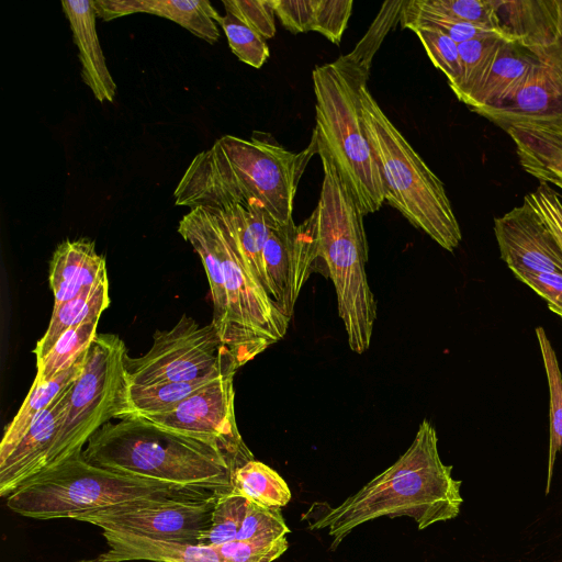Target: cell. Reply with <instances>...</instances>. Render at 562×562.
Instances as JSON below:
<instances>
[{"mask_svg": "<svg viewBox=\"0 0 562 562\" xmlns=\"http://www.w3.org/2000/svg\"><path fill=\"white\" fill-rule=\"evenodd\" d=\"M461 481L442 462L435 427L424 419L407 450L338 506L315 503L303 515L308 529L328 530L330 550L357 527L387 516L413 518L417 529L456 518L463 502Z\"/></svg>", "mask_w": 562, "mask_h": 562, "instance_id": "obj_1", "label": "cell"}, {"mask_svg": "<svg viewBox=\"0 0 562 562\" xmlns=\"http://www.w3.org/2000/svg\"><path fill=\"white\" fill-rule=\"evenodd\" d=\"M317 153L315 132L299 153L263 132L255 131L249 139L224 135L191 160L175 189V202L190 209L257 203L277 224L286 225L293 220L299 182Z\"/></svg>", "mask_w": 562, "mask_h": 562, "instance_id": "obj_2", "label": "cell"}, {"mask_svg": "<svg viewBox=\"0 0 562 562\" xmlns=\"http://www.w3.org/2000/svg\"><path fill=\"white\" fill-rule=\"evenodd\" d=\"M178 233L203 263L213 302L211 323L238 366L282 339L290 319L278 311L249 269L222 211L190 209L180 220Z\"/></svg>", "mask_w": 562, "mask_h": 562, "instance_id": "obj_3", "label": "cell"}, {"mask_svg": "<svg viewBox=\"0 0 562 562\" xmlns=\"http://www.w3.org/2000/svg\"><path fill=\"white\" fill-rule=\"evenodd\" d=\"M83 458L121 474L189 488L226 492L243 464L222 446L126 417L103 425L87 442Z\"/></svg>", "mask_w": 562, "mask_h": 562, "instance_id": "obj_4", "label": "cell"}, {"mask_svg": "<svg viewBox=\"0 0 562 562\" xmlns=\"http://www.w3.org/2000/svg\"><path fill=\"white\" fill-rule=\"evenodd\" d=\"M317 145L324 175L313 211L319 256L334 283L348 345L353 352L362 353L370 346L376 319V303L366 271L369 247L364 214L318 138Z\"/></svg>", "mask_w": 562, "mask_h": 562, "instance_id": "obj_5", "label": "cell"}, {"mask_svg": "<svg viewBox=\"0 0 562 562\" xmlns=\"http://www.w3.org/2000/svg\"><path fill=\"white\" fill-rule=\"evenodd\" d=\"M373 57L358 47L312 71L316 99L315 133L326 147L364 215L385 201L380 166L367 137L361 112V87L367 85Z\"/></svg>", "mask_w": 562, "mask_h": 562, "instance_id": "obj_6", "label": "cell"}, {"mask_svg": "<svg viewBox=\"0 0 562 562\" xmlns=\"http://www.w3.org/2000/svg\"><path fill=\"white\" fill-rule=\"evenodd\" d=\"M82 451L23 483L5 497L8 508L33 519H74L138 498H204L222 493L113 472L88 462Z\"/></svg>", "mask_w": 562, "mask_h": 562, "instance_id": "obj_7", "label": "cell"}, {"mask_svg": "<svg viewBox=\"0 0 562 562\" xmlns=\"http://www.w3.org/2000/svg\"><path fill=\"white\" fill-rule=\"evenodd\" d=\"M360 93L363 125L383 176L385 201L440 247L453 251L462 233L442 181L390 121L367 85Z\"/></svg>", "mask_w": 562, "mask_h": 562, "instance_id": "obj_8", "label": "cell"}, {"mask_svg": "<svg viewBox=\"0 0 562 562\" xmlns=\"http://www.w3.org/2000/svg\"><path fill=\"white\" fill-rule=\"evenodd\" d=\"M127 349L114 334H98L87 349L83 368L71 386L63 422L47 454L53 468L76 452L123 408Z\"/></svg>", "mask_w": 562, "mask_h": 562, "instance_id": "obj_9", "label": "cell"}, {"mask_svg": "<svg viewBox=\"0 0 562 562\" xmlns=\"http://www.w3.org/2000/svg\"><path fill=\"white\" fill-rule=\"evenodd\" d=\"M240 367L212 323L200 326L183 314L170 329L156 330L149 350L126 358L127 384L195 381L235 374Z\"/></svg>", "mask_w": 562, "mask_h": 562, "instance_id": "obj_10", "label": "cell"}, {"mask_svg": "<svg viewBox=\"0 0 562 562\" xmlns=\"http://www.w3.org/2000/svg\"><path fill=\"white\" fill-rule=\"evenodd\" d=\"M218 494L204 498H138L85 513L74 519L108 531L196 543L210 528Z\"/></svg>", "mask_w": 562, "mask_h": 562, "instance_id": "obj_11", "label": "cell"}, {"mask_svg": "<svg viewBox=\"0 0 562 562\" xmlns=\"http://www.w3.org/2000/svg\"><path fill=\"white\" fill-rule=\"evenodd\" d=\"M234 375L218 378L169 412L140 418L165 430L215 442L245 464L254 456L236 423Z\"/></svg>", "mask_w": 562, "mask_h": 562, "instance_id": "obj_12", "label": "cell"}, {"mask_svg": "<svg viewBox=\"0 0 562 562\" xmlns=\"http://www.w3.org/2000/svg\"><path fill=\"white\" fill-rule=\"evenodd\" d=\"M262 260L266 292L278 311L291 319L304 284L322 261L314 212L299 225L292 220L274 227L265 244Z\"/></svg>", "mask_w": 562, "mask_h": 562, "instance_id": "obj_13", "label": "cell"}, {"mask_svg": "<svg viewBox=\"0 0 562 562\" xmlns=\"http://www.w3.org/2000/svg\"><path fill=\"white\" fill-rule=\"evenodd\" d=\"M476 114L503 130L517 124L562 125V33L540 48L537 64L510 99Z\"/></svg>", "mask_w": 562, "mask_h": 562, "instance_id": "obj_14", "label": "cell"}, {"mask_svg": "<svg viewBox=\"0 0 562 562\" xmlns=\"http://www.w3.org/2000/svg\"><path fill=\"white\" fill-rule=\"evenodd\" d=\"M501 258L516 272L562 273V248L526 196L524 202L494 220Z\"/></svg>", "mask_w": 562, "mask_h": 562, "instance_id": "obj_15", "label": "cell"}, {"mask_svg": "<svg viewBox=\"0 0 562 562\" xmlns=\"http://www.w3.org/2000/svg\"><path fill=\"white\" fill-rule=\"evenodd\" d=\"M74 383L59 393L32 423L10 453L0 460L1 497H8L23 483L43 471L47 454L63 422Z\"/></svg>", "mask_w": 562, "mask_h": 562, "instance_id": "obj_16", "label": "cell"}, {"mask_svg": "<svg viewBox=\"0 0 562 562\" xmlns=\"http://www.w3.org/2000/svg\"><path fill=\"white\" fill-rule=\"evenodd\" d=\"M560 34L541 40L505 41L484 82L464 104L477 113L505 103L537 64L540 48Z\"/></svg>", "mask_w": 562, "mask_h": 562, "instance_id": "obj_17", "label": "cell"}, {"mask_svg": "<svg viewBox=\"0 0 562 562\" xmlns=\"http://www.w3.org/2000/svg\"><path fill=\"white\" fill-rule=\"evenodd\" d=\"M106 280L105 259L92 240L66 239L55 249L48 276L54 306L89 293Z\"/></svg>", "mask_w": 562, "mask_h": 562, "instance_id": "obj_18", "label": "cell"}, {"mask_svg": "<svg viewBox=\"0 0 562 562\" xmlns=\"http://www.w3.org/2000/svg\"><path fill=\"white\" fill-rule=\"evenodd\" d=\"M97 15L105 21L134 13L169 19L203 41L220 38L222 15L207 0H94Z\"/></svg>", "mask_w": 562, "mask_h": 562, "instance_id": "obj_19", "label": "cell"}, {"mask_svg": "<svg viewBox=\"0 0 562 562\" xmlns=\"http://www.w3.org/2000/svg\"><path fill=\"white\" fill-rule=\"evenodd\" d=\"M78 49L81 77L99 102H113L116 83L111 76L99 42L94 0L61 1Z\"/></svg>", "mask_w": 562, "mask_h": 562, "instance_id": "obj_20", "label": "cell"}, {"mask_svg": "<svg viewBox=\"0 0 562 562\" xmlns=\"http://www.w3.org/2000/svg\"><path fill=\"white\" fill-rule=\"evenodd\" d=\"M102 536L109 550L97 557L100 562H227L213 547L198 543L108 530H103Z\"/></svg>", "mask_w": 562, "mask_h": 562, "instance_id": "obj_21", "label": "cell"}, {"mask_svg": "<svg viewBox=\"0 0 562 562\" xmlns=\"http://www.w3.org/2000/svg\"><path fill=\"white\" fill-rule=\"evenodd\" d=\"M505 131L526 172L540 183H562V125L517 124Z\"/></svg>", "mask_w": 562, "mask_h": 562, "instance_id": "obj_22", "label": "cell"}, {"mask_svg": "<svg viewBox=\"0 0 562 562\" xmlns=\"http://www.w3.org/2000/svg\"><path fill=\"white\" fill-rule=\"evenodd\" d=\"M86 352L87 350L69 369L57 376L49 380L34 379L21 407L4 429L0 442V460L10 453L32 423L52 404L59 393L79 378Z\"/></svg>", "mask_w": 562, "mask_h": 562, "instance_id": "obj_23", "label": "cell"}, {"mask_svg": "<svg viewBox=\"0 0 562 562\" xmlns=\"http://www.w3.org/2000/svg\"><path fill=\"white\" fill-rule=\"evenodd\" d=\"M109 304V280H106L89 293H85L58 306H53L48 327L33 350L36 361L47 356L67 329L88 322L99 321Z\"/></svg>", "mask_w": 562, "mask_h": 562, "instance_id": "obj_24", "label": "cell"}, {"mask_svg": "<svg viewBox=\"0 0 562 562\" xmlns=\"http://www.w3.org/2000/svg\"><path fill=\"white\" fill-rule=\"evenodd\" d=\"M232 490L266 507L281 508L291 499V491L280 474L255 459L234 471Z\"/></svg>", "mask_w": 562, "mask_h": 562, "instance_id": "obj_25", "label": "cell"}, {"mask_svg": "<svg viewBox=\"0 0 562 562\" xmlns=\"http://www.w3.org/2000/svg\"><path fill=\"white\" fill-rule=\"evenodd\" d=\"M505 41L501 35L474 38L458 45L461 78L451 90L464 103L484 82Z\"/></svg>", "mask_w": 562, "mask_h": 562, "instance_id": "obj_26", "label": "cell"}, {"mask_svg": "<svg viewBox=\"0 0 562 562\" xmlns=\"http://www.w3.org/2000/svg\"><path fill=\"white\" fill-rule=\"evenodd\" d=\"M549 386L550 440L546 493L550 491L557 453L562 450V373L555 351L542 327L536 328Z\"/></svg>", "mask_w": 562, "mask_h": 562, "instance_id": "obj_27", "label": "cell"}, {"mask_svg": "<svg viewBox=\"0 0 562 562\" xmlns=\"http://www.w3.org/2000/svg\"><path fill=\"white\" fill-rule=\"evenodd\" d=\"M99 321L67 329L45 358L36 361L35 380H49L69 369L98 335Z\"/></svg>", "mask_w": 562, "mask_h": 562, "instance_id": "obj_28", "label": "cell"}, {"mask_svg": "<svg viewBox=\"0 0 562 562\" xmlns=\"http://www.w3.org/2000/svg\"><path fill=\"white\" fill-rule=\"evenodd\" d=\"M424 10L452 20L494 29L507 34L497 14L498 0H412ZM508 35V34H507ZM510 36V35H508ZM512 37V36H510ZM513 38V37H512Z\"/></svg>", "mask_w": 562, "mask_h": 562, "instance_id": "obj_29", "label": "cell"}, {"mask_svg": "<svg viewBox=\"0 0 562 562\" xmlns=\"http://www.w3.org/2000/svg\"><path fill=\"white\" fill-rule=\"evenodd\" d=\"M248 499L233 490L220 493L212 513L210 528L198 539L196 543L216 547L237 538Z\"/></svg>", "mask_w": 562, "mask_h": 562, "instance_id": "obj_30", "label": "cell"}, {"mask_svg": "<svg viewBox=\"0 0 562 562\" xmlns=\"http://www.w3.org/2000/svg\"><path fill=\"white\" fill-rule=\"evenodd\" d=\"M222 26L233 54L243 63L260 68L269 58L266 40L232 13L222 15Z\"/></svg>", "mask_w": 562, "mask_h": 562, "instance_id": "obj_31", "label": "cell"}, {"mask_svg": "<svg viewBox=\"0 0 562 562\" xmlns=\"http://www.w3.org/2000/svg\"><path fill=\"white\" fill-rule=\"evenodd\" d=\"M419 38L434 66L447 77L449 87L454 88L461 78V61L458 44L445 33L429 27L412 30Z\"/></svg>", "mask_w": 562, "mask_h": 562, "instance_id": "obj_32", "label": "cell"}, {"mask_svg": "<svg viewBox=\"0 0 562 562\" xmlns=\"http://www.w3.org/2000/svg\"><path fill=\"white\" fill-rule=\"evenodd\" d=\"M290 532L278 507H266L248 501L246 513L235 540L279 539Z\"/></svg>", "mask_w": 562, "mask_h": 562, "instance_id": "obj_33", "label": "cell"}, {"mask_svg": "<svg viewBox=\"0 0 562 562\" xmlns=\"http://www.w3.org/2000/svg\"><path fill=\"white\" fill-rule=\"evenodd\" d=\"M289 548L286 536L279 539L233 540L214 549L227 562H273Z\"/></svg>", "mask_w": 562, "mask_h": 562, "instance_id": "obj_34", "label": "cell"}, {"mask_svg": "<svg viewBox=\"0 0 562 562\" xmlns=\"http://www.w3.org/2000/svg\"><path fill=\"white\" fill-rule=\"evenodd\" d=\"M352 0H314L313 31L339 45L351 15Z\"/></svg>", "mask_w": 562, "mask_h": 562, "instance_id": "obj_35", "label": "cell"}, {"mask_svg": "<svg viewBox=\"0 0 562 562\" xmlns=\"http://www.w3.org/2000/svg\"><path fill=\"white\" fill-rule=\"evenodd\" d=\"M225 12L232 13L265 40L276 34L271 0H223Z\"/></svg>", "mask_w": 562, "mask_h": 562, "instance_id": "obj_36", "label": "cell"}, {"mask_svg": "<svg viewBox=\"0 0 562 562\" xmlns=\"http://www.w3.org/2000/svg\"><path fill=\"white\" fill-rule=\"evenodd\" d=\"M548 224L562 248V195L547 183L525 195Z\"/></svg>", "mask_w": 562, "mask_h": 562, "instance_id": "obj_37", "label": "cell"}, {"mask_svg": "<svg viewBox=\"0 0 562 562\" xmlns=\"http://www.w3.org/2000/svg\"><path fill=\"white\" fill-rule=\"evenodd\" d=\"M281 24L293 34L313 31L314 0H271Z\"/></svg>", "mask_w": 562, "mask_h": 562, "instance_id": "obj_38", "label": "cell"}, {"mask_svg": "<svg viewBox=\"0 0 562 562\" xmlns=\"http://www.w3.org/2000/svg\"><path fill=\"white\" fill-rule=\"evenodd\" d=\"M515 277L546 300L548 305L562 297V273L558 272H516Z\"/></svg>", "mask_w": 562, "mask_h": 562, "instance_id": "obj_39", "label": "cell"}, {"mask_svg": "<svg viewBox=\"0 0 562 562\" xmlns=\"http://www.w3.org/2000/svg\"><path fill=\"white\" fill-rule=\"evenodd\" d=\"M550 311H552L554 314L559 315L562 319V297L555 302L554 304L548 305Z\"/></svg>", "mask_w": 562, "mask_h": 562, "instance_id": "obj_40", "label": "cell"}, {"mask_svg": "<svg viewBox=\"0 0 562 562\" xmlns=\"http://www.w3.org/2000/svg\"><path fill=\"white\" fill-rule=\"evenodd\" d=\"M76 562H100V561L98 560V558H95V559L79 560V561H76Z\"/></svg>", "mask_w": 562, "mask_h": 562, "instance_id": "obj_41", "label": "cell"}, {"mask_svg": "<svg viewBox=\"0 0 562 562\" xmlns=\"http://www.w3.org/2000/svg\"><path fill=\"white\" fill-rule=\"evenodd\" d=\"M560 189H562V183L558 186Z\"/></svg>", "mask_w": 562, "mask_h": 562, "instance_id": "obj_42", "label": "cell"}]
</instances>
